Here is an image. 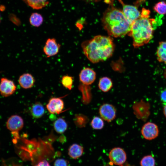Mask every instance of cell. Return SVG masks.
Segmentation results:
<instances>
[{"label":"cell","mask_w":166,"mask_h":166,"mask_svg":"<svg viewBox=\"0 0 166 166\" xmlns=\"http://www.w3.org/2000/svg\"><path fill=\"white\" fill-rule=\"evenodd\" d=\"M81 47L87 58L92 62L97 63L112 56L114 45L111 37L99 35L83 42Z\"/></svg>","instance_id":"cell-1"},{"label":"cell","mask_w":166,"mask_h":166,"mask_svg":"<svg viewBox=\"0 0 166 166\" xmlns=\"http://www.w3.org/2000/svg\"><path fill=\"white\" fill-rule=\"evenodd\" d=\"M102 23L108 34L115 38L122 37L129 33L132 25L122 11L113 6L109 8L105 12Z\"/></svg>","instance_id":"cell-2"},{"label":"cell","mask_w":166,"mask_h":166,"mask_svg":"<svg viewBox=\"0 0 166 166\" xmlns=\"http://www.w3.org/2000/svg\"><path fill=\"white\" fill-rule=\"evenodd\" d=\"M153 19L140 17L132 23L129 36L133 39V45L137 48L148 44L153 36Z\"/></svg>","instance_id":"cell-3"},{"label":"cell","mask_w":166,"mask_h":166,"mask_svg":"<svg viewBox=\"0 0 166 166\" xmlns=\"http://www.w3.org/2000/svg\"><path fill=\"white\" fill-rule=\"evenodd\" d=\"M99 112L101 118L103 120L110 122L115 118L117 110L113 105L104 103L100 107Z\"/></svg>","instance_id":"cell-4"},{"label":"cell","mask_w":166,"mask_h":166,"mask_svg":"<svg viewBox=\"0 0 166 166\" xmlns=\"http://www.w3.org/2000/svg\"><path fill=\"white\" fill-rule=\"evenodd\" d=\"M141 132L143 138L148 140L155 139L159 134V130L157 125L150 122L145 123L143 125Z\"/></svg>","instance_id":"cell-5"},{"label":"cell","mask_w":166,"mask_h":166,"mask_svg":"<svg viewBox=\"0 0 166 166\" xmlns=\"http://www.w3.org/2000/svg\"><path fill=\"white\" fill-rule=\"evenodd\" d=\"M16 86L14 82L6 77H2L0 80V93L3 97H7L15 91Z\"/></svg>","instance_id":"cell-6"},{"label":"cell","mask_w":166,"mask_h":166,"mask_svg":"<svg viewBox=\"0 0 166 166\" xmlns=\"http://www.w3.org/2000/svg\"><path fill=\"white\" fill-rule=\"evenodd\" d=\"M123 6L122 12L124 16L131 24L140 17V13L137 7L134 6L124 4L121 0H118Z\"/></svg>","instance_id":"cell-7"},{"label":"cell","mask_w":166,"mask_h":166,"mask_svg":"<svg viewBox=\"0 0 166 166\" xmlns=\"http://www.w3.org/2000/svg\"><path fill=\"white\" fill-rule=\"evenodd\" d=\"M109 157L110 161L117 165L123 164L126 160L127 156L124 151L120 147L113 148L110 152Z\"/></svg>","instance_id":"cell-8"},{"label":"cell","mask_w":166,"mask_h":166,"mask_svg":"<svg viewBox=\"0 0 166 166\" xmlns=\"http://www.w3.org/2000/svg\"><path fill=\"white\" fill-rule=\"evenodd\" d=\"M24 126V121L20 116L14 115L11 116L6 122L7 128L10 131L17 132L21 130Z\"/></svg>","instance_id":"cell-9"},{"label":"cell","mask_w":166,"mask_h":166,"mask_svg":"<svg viewBox=\"0 0 166 166\" xmlns=\"http://www.w3.org/2000/svg\"><path fill=\"white\" fill-rule=\"evenodd\" d=\"M61 45L58 43L55 39L49 38L46 40L43 51L47 57L54 56L59 52Z\"/></svg>","instance_id":"cell-10"},{"label":"cell","mask_w":166,"mask_h":166,"mask_svg":"<svg viewBox=\"0 0 166 166\" xmlns=\"http://www.w3.org/2000/svg\"><path fill=\"white\" fill-rule=\"evenodd\" d=\"M79 77L80 81L83 85H88L94 81L96 78V73L91 69L85 68L81 71Z\"/></svg>","instance_id":"cell-11"},{"label":"cell","mask_w":166,"mask_h":166,"mask_svg":"<svg viewBox=\"0 0 166 166\" xmlns=\"http://www.w3.org/2000/svg\"><path fill=\"white\" fill-rule=\"evenodd\" d=\"M46 107L50 113L59 114L62 112L64 108V103L60 98L53 97L49 100Z\"/></svg>","instance_id":"cell-12"},{"label":"cell","mask_w":166,"mask_h":166,"mask_svg":"<svg viewBox=\"0 0 166 166\" xmlns=\"http://www.w3.org/2000/svg\"><path fill=\"white\" fill-rule=\"evenodd\" d=\"M18 82L22 88L28 89L32 88L34 86L35 80L32 74L26 73L21 75L19 77Z\"/></svg>","instance_id":"cell-13"},{"label":"cell","mask_w":166,"mask_h":166,"mask_svg":"<svg viewBox=\"0 0 166 166\" xmlns=\"http://www.w3.org/2000/svg\"><path fill=\"white\" fill-rule=\"evenodd\" d=\"M84 149L82 146L77 144H73L69 147L68 154L71 158L76 159L82 155Z\"/></svg>","instance_id":"cell-14"},{"label":"cell","mask_w":166,"mask_h":166,"mask_svg":"<svg viewBox=\"0 0 166 166\" xmlns=\"http://www.w3.org/2000/svg\"><path fill=\"white\" fill-rule=\"evenodd\" d=\"M156 55L159 62L166 64V41H161L159 42Z\"/></svg>","instance_id":"cell-15"},{"label":"cell","mask_w":166,"mask_h":166,"mask_svg":"<svg viewBox=\"0 0 166 166\" xmlns=\"http://www.w3.org/2000/svg\"><path fill=\"white\" fill-rule=\"evenodd\" d=\"M30 112L33 117L35 118H39L44 115L45 110L43 105L41 103L38 102L32 105Z\"/></svg>","instance_id":"cell-16"},{"label":"cell","mask_w":166,"mask_h":166,"mask_svg":"<svg viewBox=\"0 0 166 166\" xmlns=\"http://www.w3.org/2000/svg\"><path fill=\"white\" fill-rule=\"evenodd\" d=\"M27 5L34 9L39 10L46 6L49 0H22Z\"/></svg>","instance_id":"cell-17"},{"label":"cell","mask_w":166,"mask_h":166,"mask_svg":"<svg viewBox=\"0 0 166 166\" xmlns=\"http://www.w3.org/2000/svg\"><path fill=\"white\" fill-rule=\"evenodd\" d=\"M113 85V83L111 79L106 77L100 78L98 84L99 89L104 92H107L109 91Z\"/></svg>","instance_id":"cell-18"},{"label":"cell","mask_w":166,"mask_h":166,"mask_svg":"<svg viewBox=\"0 0 166 166\" xmlns=\"http://www.w3.org/2000/svg\"><path fill=\"white\" fill-rule=\"evenodd\" d=\"M53 127L55 131L57 133L61 134L67 130L68 124L63 118L59 117L54 122Z\"/></svg>","instance_id":"cell-19"},{"label":"cell","mask_w":166,"mask_h":166,"mask_svg":"<svg viewBox=\"0 0 166 166\" xmlns=\"http://www.w3.org/2000/svg\"><path fill=\"white\" fill-rule=\"evenodd\" d=\"M43 18L42 16L37 13H33L29 18L30 24L34 27H38L42 24Z\"/></svg>","instance_id":"cell-20"},{"label":"cell","mask_w":166,"mask_h":166,"mask_svg":"<svg viewBox=\"0 0 166 166\" xmlns=\"http://www.w3.org/2000/svg\"><path fill=\"white\" fill-rule=\"evenodd\" d=\"M74 121L76 125L79 128L84 127L88 121L87 117L82 114H77L74 117Z\"/></svg>","instance_id":"cell-21"},{"label":"cell","mask_w":166,"mask_h":166,"mask_svg":"<svg viewBox=\"0 0 166 166\" xmlns=\"http://www.w3.org/2000/svg\"><path fill=\"white\" fill-rule=\"evenodd\" d=\"M92 127L94 129L100 130L102 129L104 126L103 120L98 117H94L91 122Z\"/></svg>","instance_id":"cell-22"},{"label":"cell","mask_w":166,"mask_h":166,"mask_svg":"<svg viewBox=\"0 0 166 166\" xmlns=\"http://www.w3.org/2000/svg\"><path fill=\"white\" fill-rule=\"evenodd\" d=\"M73 78L68 75H65L62 76L61 80V83L63 86L70 90L72 89L73 83Z\"/></svg>","instance_id":"cell-23"},{"label":"cell","mask_w":166,"mask_h":166,"mask_svg":"<svg viewBox=\"0 0 166 166\" xmlns=\"http://www.w3.org/2000/svg\"><path fill=\"white\" fill-rule=\"evenodd\" d=\"M155 162L153 157L151 155L144 156L140 161L141 166H155Z\"/></svg>","instance_id":"cell-24"},{"label":"cell","mask_w":166,"mask_h":166,"mask_svg":"<svg viewBox=\"0 0 166 166\" xmlns=\"http://www.w3.org/2000/svg\"><path fill=\"white\" fill-rule=\"evenodd\" d=\"M154 10L160 14H166V3L164 1H161L156 3L154 6Z\"/></svg>","instance_id":"cell-25"},{"label":"cell","mask_w":166,"mask_h":166,"mask_svg":"<svg viewBox=\"0 0 166 166\" xmlns=\"http://www.w3.org/2000/svg\"><path fill=\"white\" fill-rule=\"evenodd\" d=\"M68 161L64 159H58L54 162V166H68Z\"/></svg>","instance_id":"cell-26"},{"label":"cell","mask_w":166,"mask_h":166,"mask_svg":"<svg viewBox=\"0 0 166 166\" xmlns=\"http://www.w3.org/2000/svg\"><path fill=\"white\" fill-rule=\"evenodd\" d=\"M150 12L149 10L143 8L140 17L144 18H148Z\"/></svg>","instance_id":"cell-27"},{"label":"cell","mask_w":166,"mask_h":166,"mask_svg":"<svg viewBox=\"0 0 166 166\" xmlns=\"http://www.w3.org/2000/svg\"><path fill=\"white\" fill-rule=\"evenodd\" d=\"M160 98L164 104H166V88L161 91L160 93Z\"/></svg>","instance_id":"cell-28"},{"label":"cell","mask_w":166,"mask_h":166,"mask_svg":"<svg viewBox=\"0 0 166 166\" xmlns=\"http://www.w3.org/2000/svg\"><path fill=\"white\" fill-rule=\"evenodd\" d=\"M36 166H50L49 163L45 160H43L39 162Z\"/></svg>","instance_id":"cell-29"},{"label":"cell","mask_w":166,"mask_h":166,"mask_svg":"<svg viewBox=\"0 0 166 166\" xmlns=\"http://www.w3.org/2000/svg\"><path fill=\"white\" fill-rule=\"evenodd\" d=\"M164 106L163 108V113L165 117H166V104H164Z\"/></svg>","instance_id":"cell-30"},{"label":"cell","mask_w":166,"mask_h":166,"mask_svg":"<svg viewBox=\"0 0 166 166\" xmlns=\"http://www.w3.org/2000/svg\"><path fill=\"white\" fill-rule=\"evenodd\" d=\"M164 77L165 78H166V68L165 69V70L164 72Z\"/></svg>","instance_id":"cell-31"},{"label":"cell","mask_w":166,"mask_h":166,"mask_svg":"<svg viewBox=\"0 0 166 166\" xmlns=\"http://www.w3.org/2000/svg\"><path fill=\"white\" fill-rule=\"evenodd\" d=\"M3 166H7L5 164L3 163ZM12 166H18L16 165H13Z\"/></svg>","instance_id":"cell-32"},{"label":"cell","mask_w":166,"mask_h":166,"mask_svg":"<svg viewBox=\"0 0 166 166\" xmlns=\"http://www.w3.org/2000/svg\"><path fill=\"white\" fill-rule=\"evenodd\" d=\"M1 15L0 14V23L1 22Z\"/></svg>","instance_id":"cell-33"}]
</instances>
